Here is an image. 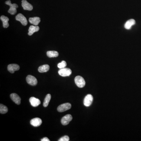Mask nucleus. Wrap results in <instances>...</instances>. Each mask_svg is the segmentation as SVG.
<instances>
[{
	"label": "nucleus",
	"mask_w": 141,
	"mask_h": 141,
	"mask_svg": "<svg viewBox=\"0 0 141 141\" xmlns=\"http://www.w3.org/2000/svg\"><path fill=\"white\" fill-rule=\"evenodd\" d=\"M5 4L10 6V8L8 11V12L11 15H15L17 13V9L18 7L17 4H11L10 0L6 1Z\"/></svg>",
	"instance_id": "f257e3e1"
},
{
	"label": "nucleus",
	"mask_w": 141,
	"mask_h": 141,
	"mask_svg": "<svg viewBox=\"0 0 141 141\" xmlns=\"http://www.w3.org/2000/svg\"><path fill=\"white\" fill-rule=\"evenodd\" d=\"M74 82L76 85L80 88L84 87L85 85V82L84 79L82 77L80 76H78L75 77Z\"/></svg>",
	"instance_id": "f03ea898"
},
{
	"label": "nucleus",
	"mask_w": 141,
	"mask_h": 141,
	"mask_svg": "<svg viewBox=\"0 0 141 141\" xmlns=\"http://www.w3.org/2000/svg\"><path fill=\"white\" fill-rule=\"evenodd\" d=\"M59 74L63 77L70 76L71 74L72 71L70 69L68 68H64L60 69L59 70Z\"/></svg>",
	"instance_id": "7ed1b4c3"
},
{
	"label": "nucleus",
	"mask_w": 141,
	"mask_h": 141,
	"mask_svg": "<svg viewBox=\"0 0 141 141\" xmlns=\"http://www.w3.org/2000/svg\"><path fill=\"white\" fill-rule=\"evenodd\" d=\"M71 107V104L69 103H66L60 105L57 108V111L59 112H63L70 109Z\"/></svg>",
	"instance_id": "20e7f679"
},
{
	"label": "nucleus",
	"mask_w": 141,
	"mask_h": 141,
	"mask_svg": "<svg viewBox=\"0 0 141 141\" xmlns=\"http://www.w3.org/2000/svg\"><path fill=\"white\" fill-rule=\"evenodd\" d=\"M93 100V98L91 94H87L85 97L84 99L83 100V104L86 107L90 106L92 104Z\"/></svg>",
	"instance_id": "39448f33"
},
{
	"label": "nucleus",
	"mask_w": 141,
	"mask_h": 141,
	"mask_svg": "<svg viewBox=\"0 0 141 141\" xmlns=\"http://www.w3.org/2000/svg\"><path fill=\"white\" fill-rule=\"evenodd\" d=\"M26 80L27 82L30 85L32 86H35V85H37V80L36 78L32 75H28L26 78Z\"/></svg>",
	"instance_id": "423d86ee"
},
{
	"label": "nucleus",
	"mask_w": 141,
	"mask_h": 141,
	"mask_svg": "<svg viewBox=\"0 0 141 141\" xmlns=\"http://www.w3.org/2000/svg\"><path fill=\"white\" fill-rule=\"evenodd\" d=\"M16 20L21 22L23 26H26L28 24V21L24 16L21 13H19L16 16Z\"/></svg>",
	"instance_id": "0eeeda50"
},
{
	"label": "nucleus",
	"mask_w": 141,
	"mask_h": 141,
	"mask_svg": "<svg viewBox=\"0 0 141 141\" xmlns=\"http://www.w3.org/2000/svg\"><path fill=\"white\" fill-rule=\"evenodd\" d=\"M72 116L70 114H68L64 116L62 118L61 122L63 125L66 126L72 120Z\"/></svg>",
	"instance_id": "6e6552de"
},
{
	"label": "nucleus",
	"mask_w": 141,
	"mask_h": 141,
	"mask_svg": "<svg viewBox=\"0 0 141 141\" xmlns=\"http://www.w3.org/2000/svg\"><path fill=\"white\" fill-rule=\"evenodd\" d=\"M20 66L17 64H11L7 66V70L11 73H13L15 71L19 70Z\"/></svg>",
	"instance_id": "1a4fd4ad"
},
{
	"label": "nucleus",
	"mask_w": 141,
	"mask_h": 141,
	"mask_svg": "<svg viewBox=\"0 0 141 141\" xmlns=\"http://www.w3.org/2000/svg\"><path fill=\"white\" fill-rule=\"evenodd\" d=\"M22 6L24 10L31 11L33 9V6L32 5L28 2L26 0H22Z\"/></svg>",
	"instance_id": "9d476101"
},
{
	"label": "nucleus",
	"mask_w": 141,
	"mask_h": 141,
	"mask_svg": "<svg viewBox=\"0 0 141 141\" xmlns=\"http://www.w3.org/2000/svg\"><path fill=\"white\" fill-rule=\"evenodd\" d=\"M10 98L13 102L17 105H20L21 103V98L17 94L13 93L11 94H10Z\"/></svg>",
	"instance_id": "9b49d317"
},
{
	"label": "nucleus",
	"mask_w": 141,
	"mask_h": 141,
	"mask_svg": "<svg viewBox=\"0 0 141 141\" xmlns=\"http://www.w3.org/2000/svg\"><path fill=\"white\" fill-rule=\"evenodd\" d=\"M30 124L32 126L37 127L40 126L42 124V120L39 118H35L31 120Z\"/></svg>",
	"instance_id": "f8f14e48"
},
{
	"label": "nucleus",
	"mask_w": 141,
	"mask_h": 141,
	"mask_svg": "<svg viewBox=\"0 0 141 141\" xmlns=\"http://www.w3.org/2000/svg\"><path fill=\"white\" fill-rule=\"evenodd\" d=\"M29 102L32 106L34 107H36L41 104V102L39 99L34 97H31L29 99Z\"/></svg>",
	"instance_id": "ddd939ff"
},
{
	"label": "nucleus",
	"mask_w": 141,
	"mask_h": 141,
	"mask_svg": "<svg viewBox=\"0 0 141 141\" xmlns=\"http://www.w3.org/2000/svg\"><path fill=\"white\" fill-rule=\"evenodd\" d=\"M40 28L38 26H31L29 29L28 35L29 36L32 35L35 32H37L39 30Z\"/></svg>",
	"instance_id": "4468645a"
},
{
	"label": "nucleus",
	"mask_w": 141,
	"mask_h": 141,
	"mask_svg": "<svg viewBox=\"0 0 141 141\" xmlns=\"http://www.w3.org/2000/svg\"><path fill=\"white\" fill-rule=\"evenodd\" d=\"M0 20L3 22V26L4 28H7L9 26L8 21L9 19L7 17L4 15L1 16L0 17Z\"/></svg>",
	"instance_id": "2eb2a0df"
},
{
	"label": "nucleus",
	"mask_w": 141,
	"mask_h": 141,
	"mask_svg": "<svg viewBox=\"0 0 141 141\" xmlns=\"http://www.w3.org/2000/svg\"><path fill=\"white\" fill-rule=\"evenodd\" d=\"M30 23L35 26H37L40 22V18L39 17L30 18L29 19Z\"/></svg>",
	"instance_id": "dca6fc26"
},
{
	"label": "nucleus",
	"mask_w": 141,
	"mask_h": 141,
	"mask_svg": "<svg viewBox=\"0 0 141 141\" xmlns=\"http://www.w3.org/2000/svg\"><path fill=\"white\" fill-rule=\"evenodd\" d=\"M135 20L133 19L129 20L127 21L126 24H125V28L127 29H129L131 28V27L133 25H135Z\"/></svg>",
	"instance_id": "f3484780"
},
{
	"label": "nucleus",
	"mask_w": 141,
	"mask_h": 141,
	"mask_svg": "<svg viewBox=\"0 0 141 141\" xmlns=\"http://www.w3.org/2000/svg\"><path fill=\"white\" fill-rule=\"evenodd\" d=\"M50 70V66L48 64L42 65L40 66L38 68V71L40 72H45L48 71Z\"/></svg>",
	"instance_id": "a211bd4d"
},
{
	"label": "nucleus",
	"mask_w": 141,
	"mask_h": 141,
	"mask_svg": "<svg viewBox=\"0 0 141 141\" xmlns=\"http://www.w3.org/2000/svg\"><path fill=\"white\" fill-rule=\"evenodd\" d=\"M47 55L49 58L57 57L59 56V53L55 51H50L47 52Z\"/></svg>",
	"instance_id": "6ab92c4d"
},
{
	"label": "nucleus",
	"mask_w": 141,
	"mask_h": 141,
	"mask_svg": "<svg viewBox=\"0 0 141 141\" xmlns=\"http://www.w3.org/2000/svg\"><path fill=\"white\" fill-rule=\"evenodd\" d=\"M51 99V95L50 94H48L46 95L44 99V102L43 103V106L44 107H47L48 106Z\"/></svg>",
	"instance_id": "aec40b11"
},
{
	"label": "nucleus",
	"mask_w": 141,
	"mask_h": 141,
	"mask_svg": "<svg viewBox=\"0 0 141 141\" xmlns=\"http://www.w3.org/2000/svg\"><path fill=\"white\" fill-rule=\"evenodd\" d=\"M8 111V108L4 105L0 104V113L2 114H6Z\"/></svg>",
	"instance_id": "412c9836"
},
{
	"label": "nucleus",
	"mask_w": 141,
	"mask_h": 141,
	"mask_svg": "<svg viewBox=\"0 0 141 141\" xmlns=\"http://www.w3.org/2000/svg\"><path fill=\"white\" fill-rule=\"evenodd\" d=\"M66 66H67V63H66V62L65 61H62L61 62L58 64L57 66L59 68L61 69L64 68L66 67Z\"/></svg>",
	"instance_id": "4be33fe9"
},
{
	"label": "nucleus",
	"mask_w": 141,
	"mask_h": 141,
	"mask_svg": "<svg viewBox=\"0 0 141 141\" xmlns=\"http://www.w3.org/2000/svg\"><path fill=\"white\" fill-rule=\"evenodd\" d=\"M70 140V138L68 136H64V137L61 138L59 140V141H69Z\"/></svg>",
	"instance_id": "5701e85b"
},
{
	"label": "nucleus",
	"mask_w": 141,
	"mask_h": 141,
	"mask_svg": "<svg viewBox=\"0 0 141 141\" xmlns=\"http://www.w3.org/2000/svg\"><path fill=\"white\" fill-rule=\"evenodd\" d=\"M41 141H50V140L47 137H44L41 140Z\"/></svg>",
	"instance_id": "b1692460"
}]
</instances>
